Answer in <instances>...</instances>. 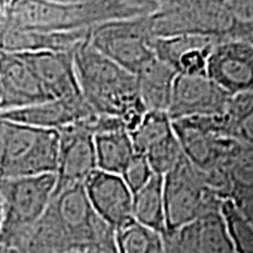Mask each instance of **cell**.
Masks as SVG:
<instances>
[{"label": "cell", "mask_w": 253, "mask_h": 253, "mask_svg": "<svg viewBox=\"0 0 253 253\" xmlns=\"http://www.w3.org/2000/svg\"><path fill=\"white\" fill-rule=\"evenodd\" d=\"M118 253L115 230L91 208L84 184L53 195L19 253Z\"/></svg>", "instance_id": "cell-1"}, {"label": "cell", "mask_w": 253, "mask_h": 253, "mask_svg": "<svg viewBox=\"0 0 253 253\" xmlns=\"http://www.w3.org/2000/svg\"><path fill=\"white\" fill-rule=\"evenodd\" d=\"M160 1L102 0V1H6L1 25L39 32L91 30L114 20L147 17Z\"/></svg>", "instance_id": "cell-2"}, {"label": "cell", "mask_w": 253, "mask_h": 253, "mask_svg": "<svg viewBox=\"0 0 253 253\" xmlns=\"http://www.w3.org/2000/svg\"><path fill=\"white\" fill-rule=\"evenodd\" d=\"M80 93L99 115L121 120L126 131L134 130L147 113L140 99L136 78L97 52L88 40L73 53Z\"/></svg>", "instance_id": "cell-3"}, {"label": "cell", "mask_w": 253, "mask_h": 253, "mask_svg": "<svg viewBox=\"0 0 253 253\" xmlns=\"http://www.w3.org/2000/svg\"><path fill=\"white\" fill-rule=\"evenodd\" d=\"M55 184V173L0 179V245L19 252L32 229L46 212Z\"/></svg>", "instance_id": "cell-4"}, {"label": "cell", "mask_w": 253, "mask_h": 253, "mask_svg": "<svg viewBox=\"0 0 253 253\" xmlns=\"http://www.w3.org/2000/svg\"><path fill=\"white\" fill-rule=\"evenodd\" d=\"M59 132L0 119V179L55 173Z\"/></svg>", "instance_id": "cell-5"}, {"label": "cell", "mask_w": 253, "mask_h": 253, "mask_svg": "<svg viewBox=\"0 0 253 253\" xmlns=\"http://www.w3.org/2000/svg\"><path fill=\"white\" fill-rule=\"evenodd\" d=\"M154 38L202 36L230 40L232 20L225 1H160L154 13L148 15Z\"/></svg>", "instance_id": "cell-6"}, {"label": "cell", "mask_w": 253, "mask_h": 253, "mask_svg": "<svg viewBox=\"0 0 253 253\" xmlns=\"http://www.w3.org/2000/svg\"><path fill=\"white\" fill-rule=\"evenodd\" d=\"M167 233L175 232L199 218L220 211L223 199L214 194L203 173L185 156L163 176Z\"/></svg>", "instance_id": "cell-7"}, {"label": "cell", "mask_w": 253, "mask_h": 253, "mask_svg": "<svg viewBox=\"0 0 253 253\" xmlns=\"http://www.w3.org/2000/svg\"><path fill=\"white\" fill-rule=\"evenodd\" d=\"M172 128L183 155L196 169L204 173L226 170L227 158L237 143L226 113L176 120Z\"/></svg>", "instance_id": "cell-8"}, {"label": "cell", "mask_w": 253, "mask_h": 253, "mask_svg": "<svg viewBox=\"0 0 253 253\" xmlns=\"http://www.w3.org/2000/svg\"><path fill=\"white\" fill-rule=\"evenodd\" d=\"M147 17L114 20L91 28L88 42L120 67L136 74L155 58Z\"/></svg>", "instance_id": "cell-9"}, {"label": "cell", "mask_w": 253, "mask_h": 253, "mask_svg": "<svg viewBox=\"0 0 253 253\" xmlns=\"http://www.w3.org/2000/svg\"><path fill=\"white\" fill-rule=\"evenodd\" d=\"M231 95L224 91L208 75L177 74L168 115L171 121L226 113Z\"/></svg>", "instance_id": "cell-10"}, {"label": "cell", "mask_w": 253, "mask_h": 253, "mask_svg": "<svg viewBox=\"0 0 253 253\" xmlns=\"http://www.w3.org/2000/svg\"><path fill=\"white\" fill-rule=\"evenodd\" d=\"M58 132L59 158L54 194L69 186L84 184L97 170L94 134L89 129L79 123Z\"/></svg>", "instance_id": "cell-11"}, {"label": "cell", "mask_w": 253, "mask_h": 253, "mask_svg": "<svg viewBox=\"0 0 253 253\" xmlns=\"http://www.w3.org/2000/svg\"><path fill=\"white\" fill-rule=\"evenodd\" d=\"M207 75L231 96L253 91V45L221 40L211 50Z\"/></svg>", "instance_id": "cell-12"}, {"label": "cell", "mask_w": 253, "mask_h": 253, "mask_svg": "<svg viewBox=\"0 0 253 253\" xmlns=\"http://www.w3.org/2000/svg\"><path fill=\"white\" fill-rule=\"evenodd\" d=\"M96 113L82 95L72 99L50 100L21 109L0 112V119L49 130H61L69 126L90 121Z\"/></svg>", "instance_id": "cell-13"}, {"label": "cell", "mask_w": 253, "mask_h": 253, "mask_svg": "<svg viewBox=\"0 0 253 253\" xmlns=\"http://www.w3.org/2000/svg\"><path fill=\"white\" fill-rule=\"evenodd\" d=\"M84 185L91 208L114 230L134 219L132 194L121 176L96 170Z\"/></svg>", "instance_id": "cell-14"}, {"label": "cell", "mask_w": 253, "mask_h": 253, "mask_svg": "<svg viewBox=\"0 0 253 253\" xmlns=\"http://www.w3.org/2000/svg\"><path fill=\"white\" fill-rule=\"evenodd\" d=\"M163 237L166 253H235L220 211Z\"/></svg>", "instance_id": "cell-15"}, {"label": "cell", "mask_w": 253, "mask_h": 253, "mask_svg": "<svg viewBox=\"0 0 253 253\" xmlns=\"http://www.w3.org/2000/svg\"><path fill=\"white\" fill-rule=\"evenodd\" d=\"M52 100L80 96L73 53L33 52L18 54Z\"/></svg>", "instance_id": "cell-16"}, {"label": "cell", "mask_w": 253, "mask_h": 253, "mask_svg": "<svg viewBox=\"0 0 253 253\" xmlns=\"http://www.w3.org/2000/svg\"><path fill=\"white\" fill-rule=\"evenodd\" d=\"M0 84L2 91L0 112L21 109L52 100L18 54L0 53Z\"/></svg>", "instance_id": "cell-17"}, {"label": "cell", "mask_w": 253, "mask_h": 253, "mask_svg": "<svg viewBox=\"0 0 253 253\" xmlns=\"http://www.w3.org/2000/svg\"><path fill=\"white\" fill-rule=\"evenodd\" d=\"M90 31H25L5 27L0 23V53H9V54L33 52L74 53L79 46L88 40Z\"/></svg>", "instance_id": "cell-18"}, {"label": "cell", "mask_w": 253, "mask_h": 253, "mask_svg": "<svg viewBox=\"0 0 253 253\" xmlns=\"http://www.w3.org/2000/svg\"><path fill=\"white\" fill-rule=\"evenodd\" d=\"M177 72L156 56L135 74L140 99L147 112H168Z\"/></svg>", "instance_id": "cell-19"}, {"label": "cell", "mask_w": 253, "mask_h": 253, "mask_svg": "<svg viewBox=\"0 0 253 253\" xmlns=\"http://www.w3.org/2000/svg\"><path fill=\"white\" fill-rule=\"evenodd\" d=\"M97 170L121 176L131 158L134 145L126 130H114L94 135Z\"/></svg>", "instance_id": "cell-20"}, {"label": "cell", "mask_w": 253, "mask_h": 253, "mask_svg": "<svg viewBox=\"0 0 253 253\" xmlns=\"http://www.w3.org/2000/svg\"><path fill=\"white\" fill-rule=\"evenodd\" d=\"M132 218L141 225L166 235L163 176L154 175L143 188L132 195Z\"/></svg>", "instance_id": "cell-21"}, {"label": "cell", "mask_w": 253, "mask_h": 253, "mask_svg": "<svg viewBox=\"0 0 253 253\" xmlns=\"http://www.w3.org/2000/svg\"><path fill=\"white\" fill-rule=\"evenodd\" d=\"M118 253H166L164 237L134 219L115 230Z\"/></svg>", "instance_id": "cell-22"}, {"label": "cell", "mask_w": 253, "mask_h": 253, "mask_svg": "<svg viewBox=\"0 0 253 253\" xmlns=\"http://www.w3.org/2000/svg\"><path fill=\"white\" fill-rule=\"evenodd\" d=\"M173 132L172 121L166 112H147L134 130L129 132L135 154L144 156L151 148Z\"/></svg>", "instance_id": "cell-23"}, {"label": "cell", "mask_w": 253, "mask_h": 253, "mask_svg": "<svg viewBox=\"0 0 253 253\" xmlns=\"http://www.w3.org/2000/svg\"><path fill=\"white\" fill-rule=\"evenodd\" d=\"M226 115L232 137L253 147V91L231 96Z\"/></svg>", "instance_id": "cell-24"}, {"label": "cell", "mask_w": 253, "mask_h": 253, "mask_svg": "<svg viewBox=\"0 0 253 253\" xmlns=\"http://www.w3.org/2000/svg\"><path fill=\"white\" fill-rule=\"evenodd\" d=\"M220 213L235 253H253V226L238 212L230 199H224Z\"/></svg>", "instance_id": "cell-25"}, {"label": "cell", "mask_w": 253, "mask_h": 253, "mask_svg": "<svg viewBox=\"0 0 253 253\" xmlns=\"http://www.w3.org/2000/svg\"><path fill=\"white\" fill-rule=\"evenodd\" d=\"M225 169L232 190L253 186V147L237 141L227 158Z\"/></svg>", "instance_id": "cell-26"}, {"label": "cell", "mask_w": 253, "mask_h": 253, "mask_svg": "<svg viewBox=\"0 0 253 253\" xmlns=\"http://www.w3.org/2000/svg\"><path fill=\"white\" fill-rule=\"evenodd\" d=\"M155 175L164 176L184 157L175 131L144 155Z\"/></svg>", "instance_id": "cell-27"}, {"label": "cell", "mask_w": 253, "mask_h": 253, "mask_svg": "<svg viewBox=\"0 0 253 253\" xmlns=\"http://www.w3.org/2000/svg\"><path fill=\"white\" fill-rule=\"evenodd\" d=\"M225 5L232 20L230 40L253 45V0H227Z\"/></svg>", "instance_id": "cell-28"}, {"label": "cell", "mask_w": 253, "mask_h": 253, "mask_svg": "<svg viewBox=\"0 0 253 253\" xmlns=\"http://www.w3.org/2000/svg\"><path fill=\"white\" fill-rule=\"evenodd\" d=\"M154 175L155 173L147 158L142 155L135 154V156L131 158L121 177L131 191V194L134 195L138 190L143 188Z\"/></svg>", "instance_id": "cell-29"}, {"label": "cell", "mask_w": 253, "mask_h": 253, "mask_svg": "<svg viewBox=\"0 0 253 253\" xmlns=\"http://www.w3.org/2000/svg\"><path fill=\"white\" fill-rule=\"evenodd\" d=\"M229 199L238 212L253 226V186L233 189Z\"/></svg>", "instance_id": "cell-30"}, {"label": "cell", "mask_w": 253, "mask_h": 253, "mask_svg": "<svg viewBox=\"0 0 253 253\" xmlns=\"http://www.w3.org/2000/svg\"><path fill=\"white\" fill-rule=\"evenodd\" d=\"M0 253H19L17 250L6 248V246L0 245Z\"/></svg>", "instance_id": "cell-31"}, {"label": "cell", "mask_w": 253, "mask_h": 253, "mask_svg": "<svg viewBox=\"0 0 253 253\" xmlns=\"http://www.w3.org/2000/svg\"><path fill=\"white\" fill-rule=\"evenodd\" d=\"M5 2H6V1H0V23H1V20H2V15H4Z\"/></svg>", "instance_id": "cell-32"}, {"label": "cell", "mask_w": 253, "mask_h": 253, "mask_svg": "<svg viewBox=\"0 0 253 253\" xmlns=\"http://www.w3.org/2000/svg\"><path fill=\"white\" fill-rule=\"evenodd\" d=\"M2 108V91H1V84H0V110Z\"/></svg>", "instance_id": "cell-33"}, {"label": "cell", "mask_w": 253, "mask_h": 253, "mask_svg": "<svg viewBox=\"0 0 253 253\" xmlns=\"http://www.w3.org/2000/svg\"><path fill=\"white\" fill-rule=\"evenodd\" d=\"M1 224H2V208H1V203H0V229H1Z\"/></svg>", "instance_id": "cell-34"}]
</instances>
